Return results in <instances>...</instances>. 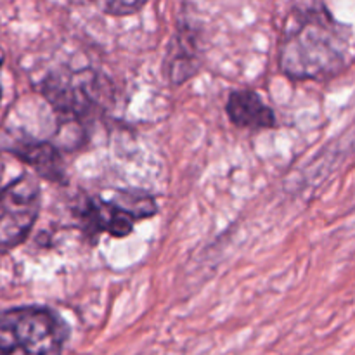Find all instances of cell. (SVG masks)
Wrapping results in <instances>:
<instances>
[{"mask_svg":"<svg viewBox=\"0 0 355 355\" xmlns=\"http://www.w3.org/2000/svg\"><path fill=\"white\" fill-rule=\"evenodd\" d=\"M0 96H2V87H0Z\"/></svg>","mask_w":355,"mask_h":355,"instance_id":"cell-9","label":"cell"},{"mask_svg":"<svg viewBox=\"0 0 355 355\" xmlns=\"http://www.w3.org/2000/svg\"><path fill=\"white\" fill-rule=\"evenodd\" d=\"M42 92L55 111L73 118L92 116L113 99L110 80L90 68L51 73L42 83Z\"/></svg>","mask_w":355,"mask_h":355,"instance_id":"cell-3","label":"cell"},{"mask_svg":"<svg viewBox=\"0 0 355 355\" xmlns=\"http://www.w3.org/2000/svg\"><path fill=\"white\" fill-rule=\"evenodd\" d=\"M156 211L155 201L149 196L123 194L118 200L89 198L80 207V220L90 234L107 232L114 238L130 234L135 220L151 217Z\"/></svg>","mask_w":355,"mask_h":355,"instance_id":"cell-5","label":"cell"},{"mask_svg":"<svg viewBox=\"0 0 355 355\" xmlns=\"http://www.w3.org/2000/svg\"><path fill=\"white\" fill-rule=\"evenodd\" d=\"M66 326L44 307L10 309L0 315V355H61Z\"/></svg>","mask_w":355,"mask_h":355,"instance_id":"cell-2","label":"cell"},{"mask_svg":"<svg viewBox=\"0 0 355 355\" xmlns=\"http://www.w3.org/2000/svg\"><path fill=\"white\" fill-rule=\"evenodd\" d=\"M3 148L12 153V155L19 156L28 165L33 166L45 179H64V166H62L61 155H59L54 146L47 144V142L35 141L31 137H12L9 139V144H6Z\"/></svg>","mask_w":355,"mask_h":355,"instance_id":"cell-6","label":"cell"},{"mask_svg":"<svg viewBox=\"0 0 355 355\" xmlns=\"http://www.w3.org/2000/svg\"><path fill=\"white\" fill-rule=\"evenodd\" d=\"M229 118L243 128H272L276 127L274 111L253 90H236L227 99Z\"/></svg>","mask_w":355,"mask_h":355,"instance_id":"cell-7","label":"cell"},{"mask_svg":"<svg viewBox=\"0 0 355 355\" xmlns=\"http://www.w3.org/2000/svg\"><path fill=\"white\" fill-rule=\"evenodd\" d=\"M40 211V186L21 175L0 191V253L19 246L33 229Z\"/></svg>","mask_w":355,"mask_h":355,"instance_id":"cell-4","label":"cell"},{"mask_svg":"<svg viewBox=\"0 0 355 355\" xmlns=\"http://www.w3.org/2000/svg\"><path fill=\"white\" fill-rule=\"evenodd\" d=\"M141 7H144V2H139V3H128V2H113V3H107L106 6V10L111 14H116V16H120V14H132L135 12V10H139Z\"/></svg>","mask_w":355,"mask_h":355,"instance_id":"cell-8","label":"cell"},{"mask_svg":"<svg viewBox=\"0 0 355 355\" xmlns=\"http://www.w3.org/2000/svg\"><path fill=\"white\" fill-rule=\"evenodd\" d=\"M352 31L324 3H304L290 12L279 45V66L293 80L336 75L354 59Z\"/></svg>","mask_w":355,"mask_h":355,"instance_id":"cell-1","label":"cell"}]
</instances>
